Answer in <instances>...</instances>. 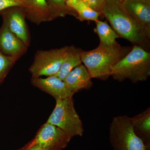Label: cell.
I'll return each mask as SVG.
<instances>
[{"mask_svg":"<svg viewBox=\"0 0 150 150\" xmlns=\"http://www.w3.org/2000/svg\"><path fill=\"white\" fill-rule=\"evenodd\" d=\"M101 13L119 37L129 40L133 46H140L149 51L150 40L126 12L121 2L117 0H105Z\"/></svg>","mask_w":150,"mask_h":150,"instance_id":"1","label":"cell"},{"mask_svg":"<svg viewBox=\"0 0 150 150\" xmlns=\"http://www.w3.org/2000/svg\"><path fill=\"white\" fill-rule=\"evenodd\" d=\"M132 47L122 46L117 43L112 46L100 44L89 51L82 50L80 56L91 79L107 80L114 65L131 51Z\"/></svg>","mask_w":150,"mask_h":150,"instance_id":"2","label":"cell"},{"mask_svg":"<svg viewBox=\"0 0 150 150\" xmlns=\"http://www.w3.org/2000/svg\"><path fill=\"white\" fill-rule=\"evenodd\" d=\"M150 76V53L134 46L130 52L114 65L110 76L115 80L129 79L134 83L145 81Z\"/></svg>","mask_w":150,"mask_h":150,"instance_id":"3","label":"cell"},{"mask_svg":"<svg viewBox=\"0 0 150 150\" xmlns=\"http://www.w3.org/2000/svg\"><path fill=\"white\" fill-rule=\"evenodd\" d=\"M109 140L115 150H146L149 146L135 134L131 117L125 115L112 118Z\"/></svg>","mask_w":150,"mask_h":150,"instance_id":"4","label":"cell"},{"mask_svg":"<svg viewBox=\"0 0 150 150\" xmlns=\"http://www.w3.org/2000/svg\"><path fill=\"white\" fill-rule=\"evenodd\" d=\"M56 104L47 122L57 126L72 137H82V121L75 109L73 97L56 100Z\"/></svg>","mask_w":150,"mask_h":150,"instance_id":"5","label":"cell"},{"mask_svg":"<svg viewBox=\"0 0 150 150\" xmlns=\"http://www.w3.org/2000/svg\"><path fill=\"white\" fill-rule=\"evenodd\" d=\"M70 48V46H65L60 48L37 51L29 68L31 78L55 76L59 71Z\"/></svg>","mask_w":150,"mask_h":150,"instance_id":"6","label":"cell"},{"mask_svg":"<svg viewBox=\"0 0 150 150\" xmlns=\"http://www.w3.org/2000/svg\"><path fill=\"white\" fill-rule=\"evenodd\" d=\"M72 138L59 127L46 122L40 127L32 142L43 150H63Z\"/></svg>","mask_w":150,"mask_h":150,"instance_id":"7","label":"cell"},{"mask_svg":"<svg viewBox=\"0 0 150 150\" xmlns=\"http://www.w3.org/2000/svg\"><path fill=\"white\" fill-rule=\"evenodd\" d=\"M3 19V24L24 42L28 47L30 45L29 30L25 18L23 7H12L0 12Z\"/></svg>","mask_w":150,"mask_h":150,"instance_id":"8","label":"cell"},{"mask_svg":"<svg viewBox=\"0 0 150 150\" xmlns=\"http://www.w3.org/2000/svg\"><path fill=\"white\" fill-rule=\"evenodd\" d=\"M122 4L150 40V4L143 0H124Z\"/></svg>","mask_w":150,"mask_h":150,"instance_id":"9","label":"cell"},{"mask_svg":"<svg viewBox=\"0 0 150 150\" xmlns=\"http://www.w3.org/2000/svg\"><path fill=\"white\" fill-rule=\"evenodd\" d=\"M31 83L53 96L56 100L73 97L75 94L68 89L64 81L55 76L45 78H31Z\"/></svg>","mask_w":150,"mask_h":150,"instance_id":"10","label":"cell"},{"mask_svg":"<svg viewBox=\"0 0 150 150\" xmlns=\"http://www.w3.org/2000/svg\"><path fill=\"white\" fill-rule=\"evenodd\" d=\"M28 47L22 40L3 24L0 29V50L3 54L20 59L27 52Z\"/></svg>","mask_w":150,"mask_h":150,"instance_id":"11","label":"cell"},{"mask_svg":"<svg viewBox=\"0 0 150 150\" xmlns=\"http://www.w3.org/2000/svg\"><path fill=\"white\" fill-rule=\"evenodd\" d=\"M91 79L86 68L81 64L70 72L63 81L68 89L75 94L91 88Z\"/></svg>","mask_w":150,"mask_h":150,"instance_id":"12","label":"cell"},{"mask_svg":"<svg viewBox=\"0 0 150 150\" xmlns=\"http://www.w3.org/2000/svg\"><path fill=\"white\" fill-rule=\"evenodd\" d=\"M23 8L26 18L34 24L38 25L53 20L46 0H25Z\"/></svg>","mask_w":150,"mask_h":150,"instance_id":"13","label":"cell"},{"mask_svg":"<svg viewBox=\"0 0 150 150\" xmlns=\"http://www.w3.org/2000/svg\"><path fill=\"white\" fill-rule=\"evenodd\" d=\"M135 134L145 144L149 145L150 138V108L131 118Z\"/></svg>","mask_w":150,"mask_h":150,"instance_id":"14","label":"cell"},{"mask_svg":"<svg viewBox=\"0 0 150 150\" xmlns=\"http://www.w3.org/2000/svg\"><path fill=\"white\" fill-rule=\"evenodd\" d=\"M81 49L71 46L64 60L60 67L59 71L55 76L63 81L70 72L81 64Z\"/></svg>","mask_w":150,"mask_h":150,"instance_id":"15","label":"cell"},{"mask_svg":"<svg viewBox=\"0 0 150 150\" xmlns=\"http://www.w3.org/2000/svg\"><path fill=\"white\" fill-rule=\"evenodd\" d=\"M96 23V27L94 30L99 36L100 44L105 46H112L117 43L116 39L120 38L119 35L106 22L98 20Z\"/></svg>","mask_w":150,"mask_h":150,"instance_id":"16","label":"cell"},{"mask_svg":"<svg viewBox=\"0 0 150 150\" xmlns=\"http://www.w3.org/2000/svg\"><path fill=\"white\" fill-rule=\"evenodd\" d=\"M72 9L74 10L78 14V18L81 21H93L96 22L101 13L94 11L81 1L73 6Z\"/></svg>","mask_w":150,"mask_h":150,"instance_id":"17","label":"cell"},{"mask_svg":"<svg viewBox=\"0 0 150 150\" xmlns=\"http://www.w3.org/2000/svg\"><path fill=\"white\" fill-rule=\"evenodd\" d=\"M52 16V19L64 17L70 12L71 9L67 4V0H46Z\"/></svg>","mask_w":150,"mask_h":150,"instance_id":"18","label":"cell"},{"mask_svg":"<svg viewBox=\"0 0 150 150\" xmlns=\"http://www.w3.org/2000/svg\"><path fill=\"white\" fill-rule=\"evenodd\" d=\"M19 59L18 57L4 55L0 50V84L2 83Z\"/></svg>","mask_w":150,"mask_h":150,"instance_id":"19","label":"cell"},{"mask_svg":"<svg viewBox=\"0 0 150 150\" xmlns=\"http://www.w3.org/2000/svg\"><path fill=\"white\" fill-rule=\"evenodd\" d=\"M25 6V0H0V12L12 7L24 8Z\"/></svg>","mask_w":150,"mask_h":150,"instance_id":"20","label":"cell"},{"mask_svg":"<svg viewBox=\"0 0 150 150\" xmlns=\"http://www.w3.org/2000/svg\"><path fill=\"white\" fill-rule=\"evenodd\" d=\"M94 11L101 13L105 0H81Z\"/></svg>","mask_w":150,"mask_h":150,"instance_id":"21","label":"cell"},{"mask_svg":"<svg viewBox=\"0 0 150 150\" xmlns=\"http://www.w3.org/2000/svg\"><path fill=\"white\" fill-rule=\"evenodd\" d=\"M24 150H43L37 145L35 144L32 141L25 145Z\"/></svg>","mask_w":150,"mask_h":150,"instance_id":"22","label":"cell"},{"mask_svg":"<svg viewBox=\"0 0 150 150\" xmlns=\"http://www.w3.org/2000/svg\"><path fill=\"white\" fill-rule=\"evenodd\" d=\"M80 1L81 0H67V4L68 7L72 9L73 6H74Z\"/></svg>","mask_w":150,"mask_h":150,"instance_id":"23","label":"cell"},{"mask_svg":"<svg viewBox=\"0 0 150 150\" xmlns=\"http://www.w3.org/2000/svg\"><path fill=\"white\" fill-rule=\"evenodd\" d=\"M143 1H146V2L150 4V0H143Z\"/></svg>","mask_w":150,"mask_h":150,"instance_id":"24","label":"cell"},{"mask_svg":"<svg viewBox=\"0 0 150 150\" xmlns=\"http://www.w3.org/2000/svg\"><path fill=\"white\" fill-rule=\"evenodd\" d=\"M25 149V147H23L21 149H19L18 150H24Z\"/></svg>","mask_w":150,"mask_h":150,"instance_id":"25","label":"cell"},{"mask_svg":"<svg viewBox=\"0 0 150 150\" xmlns=\"http://www.w3.org/2000/svg\"><path fill=\"white\" fill-rule=\"evenodd\" d=\"M117 1H119L121 2H122L124 0H117Z\"/></svg>","mask_w":150,"mask_h":150,"instance_id":"26","label":"cell"},{"mask_svg":"<svg viewBox=\"0 0 150 150\" xmlns=\"http://www.w3.org/2000/svg\"><path fill=\"white\" fill-rule=\"evenodd\" d=\"M149 146H148L147 147L146 149V150H149Z\"/></svg>","mask_w":150,"mask_h":150,"instance_id":"27","label":"cell"}]
</instances>
